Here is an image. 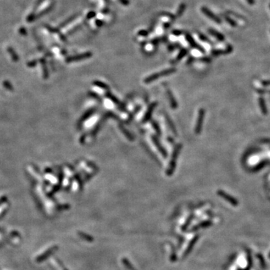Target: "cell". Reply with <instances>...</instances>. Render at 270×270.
<instances>
[{"instance_id":"obj_8","label":"cell","mask_w":270,"mask_h":270,"mask_svg":"<svg viewBox=\"0 0 270 270\" xmlns=\"http://www.w3.org/2000/svg\"><path fill=\"white\" fill-rule=\"evenodd\" d=\"M152 140H153V143L155 144V146L157 147V149H158L159 153L163 155L164 158H167V154L166 150H165V149L162 146L161 143H160L159 140H158V139L155 136H152Z\"/></svg>"},{"instance_id":"obj_39","label":"cell","mask_w":270,"mask_h":270,"mask_svg":"<svg viewBox=\"0 0 270 270\" xmlns=\"http://www.w3.org/2000/svg\"><path fill=\"white\" fill-rule=\"evenodd\" d=\"M269 257H270V254H269Z\"/></svg>"},{"instance_id":"obj_35","label":"cell","mask_w":270,"mask_h":270,"mask_svg":"<svg viewBox=\"0 0 270 270\" xmlns=\"http://www.w3.org/2000/svg\"><path fill=\"white\" fill-rule=\"evenodd\" d=\"M246 2L249 5H253L255 4V0H246Z\"/></svg>"},{"instance_id":"obj_10","label":"cell","mask_w":270,"mask_h":270,"mask_svg":"<svg viewBox=\"0 0 270 270\" xmlns=\"http://www.w3.org/2000/svg\"><path fill=\"white\" fill-rule=\"evenodd\" d=\"M105 96L107 98V99L111 100V101H112L114 104H117L118 107H120L122 110H124V108H125V105H124V104H122L121 101H119V99H118L117 98H116L113 95L111 94L110 92H107L105 94Z\"/></svg>"},{"instance_id":"obj_5","label":"cell","mask_w":270,"mask_h":270,"mask_svg":"<svg viewBox=\"0 0 270 270\" xmlns=\"http://www.w3.org/2000/svg\"><path fill=\"white\" fill-rule=\"evenodd\" d=\"M185 39L188 41V42H189V44L191 47H194V49H197V50H200V51L202 52V53H205V50H204L200 45H198L197 42L195 41V40L193 38L192 36L190 35L189 32H186L185 33Z\"/></svg>"},{"instance_id":"obj_27","label":"cell","mask_w":270,"mask_h":270,"mask_svg":"<svg viewBox=\"0 0 270 270\" xmlns=\"http://www.w3.org/2000/svg\"><path fill=\"white\" fill-rule=\"evenodd\" d=\"M95 16H96V13L95 12V11H91L87 14V15H86V18H87L88 20H90V19H92V18H94L95 17Z\"/></svg>"},{"instance_id":"obj_31","label":"cell","mask_w":270,"mask_h":270,"mask_svg":"<svg viewBox=\"0 0 270 270\" xmlns=\"http://www.w3.org/2000/svg\"><path fill=\"white\" fill-rule=\"evenodd\" d=\"M179 47V45H178V44H175V45H170L169 47H168V48H169L170 50H173V49H176V47Z\"/></svg>"},{"instance_id":"obj_22","label":"cell","mask_w":270,"mask_h":270,"mask_svg":"<svg viewBox=\"0 0 270 270\" xmlns=\"http://www.w3.org/2000/svg\"><path fill=\"white\" fill-rule=\"evenodd\" d=\"M76 17H77V14H74V16H72V17H69L68 18V20H65V22L64 23H62V25L60 26V27L61 28H63V27H65V26L66 25H68V23H71V21H73L75 19V18H76Z\"/></svg>"},{"instance_id":"obj_33","label":"cell","mask_w":270,"mask_h":270,"mask_svg":"<svg viewBox=\"0 0 270 270\" xmlns=\"http://www.w3.org/2000/svg\"><path fill=\"white\" fill-rule=\"evenodd\" d=\"M160 41H161V39L160 38H155L153 39L151 42L152 44H153V45H156V44H158V42H160Z\"/></svg>"},{"instance_id":"obj_20","label":"cell","mask_w":270,"mask_h":270,"mask_svg":"<svg viewBox=\"0 0 270 270\" xmlns=\"http://www.w3.org/2000/svg\"><path fill=\"white\" fill-rule=\"evenodd\" d=\"M197 35H198V36H199L200 39L201 41H203L207 42V43H209V44H211V45H212V41L209 40V38L207 37V36H206L205 35H203V34L200 33V32H197Z\"/></svg>"},{"instance_id":"obj_6","label":"cell","mask_w":270,"mask_h":270,"mask_svg":"<svg viewBox=\"0 0 270 270\" xmlns=\"http://www.w3.org/2000/svg\"><path fill=\"white\" fill-rule=\"evenodd\" d=\"M218 194L219 196H221V197H223L224 199L226 200L227 201H228L231 205L234 206V207L238 206V201H237L235 198L232 197V196L229 195V194H227V193H225L224 191H221V190H219V191H218Z\"/></svg>"},{"instance_id":"obj_3","label":"cell","mask_w":270,"mask_h":270,"mask_svg":"<svg viewBox=\"0 0 270 270\" xmlns=\"http://www.w3.org/2000/svg\"><path fill=\"white\" fill-rule=\"evenodd\" d=\"M205 113H206V110L204 109H203V108H201V109L199 110L197 122H196V125H195V129H194V131H195L196 135H200V134L201 130H202L203 123L204 117H205Z\"/></svg>"},{"instance_id":"obj_32","label":"cell","mask_w":270,"mask_h":270,"mask_svg":"<svg viewBox=\"0 0 270 270\" xmlns=\"http://www.w3.org/2000/svg\"><path fill=\"white\" fill-rule=\"evenodd\" d=\"M200 59L201 61L206 62V63H209V62H211V59L209 58V57H204V58Z\"/></svg>"},{"instance_id":"obj_37","label":"cell","mask_w":270,"mask_h":270,"mask_svg":"<svg viewBox=\"0 0 270 270\" xmlns=\"http://www.w3.org/2000/svg\"><path fill=\"white\" fill-rule=\"evenodd\" d=\"M263 85H270V81H262Z\"/></svg>"},{"instance_id":"obj_24","label":"cell","mask_w":270,"mask_h":270,"mask_svg":"<svg viewBox=\"0 0 270 270\" xmlns=\"http://www.w3.org/2000/svg\"><path fill=\"white\" fill-rule=\"evenodd\" d=\"M161 15L167 16V17L171 18L172 20H174L176 19V16H175L174 14H171V13H169V12H166V11H163V12H161Z\"/></svg>"},{"instance_id":"obj_29","label":"cell","mask_w":270,"mask_h":270,"mask_svg":"<svg viewBox=\"0 0 270 270\" xmlns=\"http://www.w3.org/2000/svg\"><path fill=\"white\" fill-rule=\"evenodd\" d=\"M257 257H259V260L260 261H261V264L262 265V266H263V267H265V264H266V263H265V261L263 258V257H262L261 254H257Z\"/></svg>"},{"instance_id":"obj_4","label":"cell","mask_w":270,"mask_h":270,"mask_svg":"<svg viewBox=\"0 0 270 270\" xmlns=\"http://www.w3.org/2000/svg\"><path fill=\"white\" fill-rule=\"evenodd\" d=\"M201 11L203 12V14H205L207 17H209V19L212 20H213L214 22L217 23L218 24L221 23V19L219 17H218L217 15H215L211 10H209L207 7H206V6H203V7L201 8Z\"/></svg>"},{"instance_id":"obj_11","label":"cell","mask_w":270,"mask_h":270,"mask_svg":"<svg viewBox=\"0 0 270 270\" xmlns=\"http://www.w3.org/2000/svg\"><path fill=\"white\" fill-rule=\"evenodd\" d=\"M233 51V47L231 45H227L225 50H214L212 51L213 56H219L221 54H228Z\"/></svg>"},{"instance_id":"obj_23","label":"cell","mask_w":270,"mask_h":270,"mask_svg":"<svg viewBox=\"0 0 270 270\" xmlns=\"http://www.w3.org/2000/svg\"><path fill=\"white\" fill-rule=\"evenodd\" d=\"M149 34V32L148 30H145V29H141L137 32V35L140 37H147Z\"/></svg>"},{"instance_id":"obj_34","label":"cell","mask_w":270,"mask_h":270,"mask_svg":"<svg viewBox=\"0 0 270 270\" xmlns=\"http://www.w3.org/2000/svg\"><path fill=\"white\" fill-rule=\"evenodd\" d=\"M171 27V23L170 22L165 23L164 24V29H168V28H170Z\"/></svg>"},{"instance_id":"obj_18","label":"cell","mask_w":270,"mask_h":270,"mask_svg":"<svg viewBox=\"0 0 270 270\" xmlns=\"http://www.w3.org/2000/svg\"><path fill=\"white\" fill-rule=\"evenodd\" d=\"M223 16H224V17H225V20L227 21V22L228 23L230 24V25L231 26V27H237V23L236 22V21L232 19L231 17H229V16H227V15H226V14H224Z\"/></svg>"},{"instance_id":"obj_9","label":"cell","mask_w":270,"mask_h":270,"mask_svg":"<svg viewBox=\"0 0 270 270\" xmlns=\"http://www.w3.org/2000/svg\"><path fill=\"white\" fill-rule=\"evenodd\" d=\"M92 56V53L91 52H87V53H82L79 56H75L70 57L68 59V62H73V61H80V60L83 59L89 58Z\"/></svg>"},{"instance_id":"obj_28","label":"cell","mask_w":270,"mask_h":270,"mask_svg":"<svg viewBox=\"0 0 270 270\" xmlns=\"http://www.w3.org/2000/svg\"><path fill=\"white\" fill-rule=\"evenodd\" d=\"M118 1H119L121 4L123 5L124 6H128L129 4H130V1H129V0H118Z\"/></svg>"},{"instance_id":"obj_36","label":"cell","mask_w":270,"mask_h":270,"mask_svg":"<svg viewBox=\"0 0 270 270\" xmlns=\"http://www.w3.org/2000/svg\"><path fill=\"white\" fill-rule=\"evenodd\" d=\"M109 9H102L101 10V13H103V14H108V13H109Z\"/></svg>"},{"instance_id":"obj_21","label":"cell","mask_w":270,"mask_h":270,"mask_svg":"<svg viewBox=\"0 0 270 270\" xmlns=\"http://www.w3.org/2000/svg\"><path fill=\"white\" fill-rule=\"evenodd\" d=\"M166 119H167V123L169 124L170 128H171V129L172 130V131H173V133L175 134L176 135H177V133H176V128H175V125H173V122L171 121V119H170V117H167V116H166Z\"/></svg>"},{"instance_id":"obj_7","label":"cell","mask_w":270,"mask_h":270,"mask_svg":"<svg viewBox=\"0 0 270 270\" xmlns=\"http://www.w3.org/2000/svg\"><path fill=\"white\" fill-rule=\"evenodd\" d=\"M157 105H158V103H157V101H155V102L152 103V104L149 106L148 109H147L146 112L145 116L143 117V122H148V121L151 119L154 110H155V108L157 107Z\"/></svg>"},{"instance_id":"obj_16","label":"cell","mask_w":270,"mask_h":270,"mask_svg":"<svg viewBox=\"0 0 270 270\" xmlns=\"http://www.w3.org/2000/svg\"><path fill=\"white\" fill-rule=\"evenodd\" d=\"M259 104H260V107H261V110L264 115H266L267 113V109H266V104H265V101L263 98H260L259 99Z\"/></svg>"},{"instance_id":"obj_1","label":"cell","mask_w":270,"mask_h":270,"mask_svg":"<svg viewBox=\"0 0 270 270\" xmlns=\"http://www.w3.org/2000/svg\"><path fill=\"white\" fill-rule=\"evenodd\" d=\"M182 147V143H178L177 145L175 146L174 149H173L169 167H168L167 170L166 171V175L167 176H172V175L173 174V173L175 172V170H176V161H177L178 156H179L180 152H181Z\"/></svg>"},{"instance_id":"obj_15","label":"cell","mask_w":270,"mask_h":270,"mask_svg":"<svg viewBox=\"0 0 270 270\" xmlns=\"http://www.w3.org/2000/svg\"><path fill=\"white\" fill-rule=\"evenodd\" d=\"M188 53H189V50H188L187 49H185V48H182V50H180L179 53L178 54V56H176V59H175V61L173 62V63H178V62L180 61V60H181L183 58V57L187 55Z\"/></svg>"},{"instance_id":"obj_40","label":"cell","mask_w":270,"mask_h":270,"mask_svg":"<svg viewBox=\"0 0 270 270\" xmlns=\"http://www.w3.org/2000/svg\"><path fill=\"white\" fill-rule=\"evenodd\" d=\"M269 8H270V4H269Z\"/></svg>"},{"instance_id":"obj_26","label":"cell","mask_w":270,"mask_h":270,"mask_svg":"<svg viewBox=\"0 0 270 270\" xmlns=\"http://www.w3.org/2000/svg\"><path fill=\"white\" fill-rule=\"evenodd\" d=\"M184 33L182 30H179V29H174V30L172 31V34L176 36H179Z\"/></svg>"},{"instance_id":"obj_19","label":"cell","mask_w":270,"mask_h":270,"mask_svg":"<svg viewBox=\"0 0 270 270\" xmlns=\"http://www.w3.org/2000/svg\"><path fill=\"white\" fill-rule=\"evenodd\" d=\"M93 84H94L95 86H98V87L101 88V89H109V86H108L106 84V83H103V82H101V81H94V82H93Z\"/></svg>"},{"instance_id":"obj_30","label":"cell","mask_w":270,"mask_h":270,"mask_svg":"<svg viewBox=\"0 0 270 270\" xmlns=\"http://www.w3.org/2000/svg\"><path fill=\"white\" fill-rule=\"evenodd\" d=\"M95 24H96V26H98V27H102L103 26V24H104V22H103L102 20H99V19H97L95 20Z\"/></svg>"},{"instance_id":"obj_13","label":"cell","mask_w":270,"mask_h":270,"mask_svg":"<svg viewBox=\"0 0 270 270\" xmlns=\"http://www.w3.org/2000/svg\"><path fill=\"white\" fill-rule=\"evenodd\" d=\"M167 97L169 99L170 102H171V106L172 109H176L178 107V104L176 102V100L175 99L174 96H173V93L171 92V91L170 89H167Z\"/></svg>"},{"instance_id":"obj_17","label":"cell","mask_w":270,"mask_h":270,"mask_svg":"<svg viewBox=\"0 0 270 270\" xmlns=\"http://www.w3.org/2000/svg\"><path fill=\"white\" fill-rule=\"evenodd\" d=\"M186 9V5L185 3H181L178 8L177 12H176V17H181L184 13L185 10Z\"/></svg>"},{"instance_id":"obj_2","label":"cell","mask_w":270,"mask_h":270,"mask_svg":"<svg viewBox=\"0 0 270 270\" xmlns=\"http://www.w3.org/2000/svg\"><path fill=\"white\" fill-rule=\"evenodd\" d=\"M176 71V68H168V69H165L164 71H160L159 73H155L153 74L150 75V76L147 77L145 80H144V83H152V82L156 81V80L159 79L161 77H164V76H167V75L172 74L175 73Z\"/></svg>"},{"instance_id":"obj_14","label":"cell","mask_w":270,"mask_h":270,"mask_svg":"<svg viewBox=\"0 0 270 270\" xmlns=\"http://www.w3.org/2000/svg\"><path fill=\"white\" fill-rule=\"evenodd\" d=\"M119 129H120V130L122 131V133H123V135H125L129 140H131V141H133V140H135V137H134V136L132 135L131 134L130 132H129L128 131L123 125H121V124H119Z\"/></svg>"},{"instance_id":"obj_25","label":"cell","mask_w":270,"mask_h":270,"mask_svg":"<svg viewBox=\"0 0 270 270\" xmlns=\"http://www.w3.org/2000/svg\"><path fill=\"white\" fill-rule=\"evenodd\" d=\"M152 123H153V126L154 129L156 131L157 134H158V135H161V129H160L159 126H158V124L156 122H154V121L153 122H152Z\"/></svg>"},{"instance_id":"obj_12","label":"cell","mask_w":270,"mask_h":270,"mask_svg":"<svg viewBox=\"0 0 270 270\" xmlns=\"http://www.w3.org/2000/svg\"><path fill=\"white\" fill-rule=\"evenodd\" d=\"M208 32H209L210 35H212V36L216 38H217L218 41H224L225 40V35H224L223 34L220 33L219 32H218V31L215 30V29H208Z\"/></svg>"},{"instance_id":"obj_38","label":"cell","mask_w":270,"mask_h":270,"mask_svg":"<svg viewBox=\"0 0 270 270\" xmlns=\"http://www.w3.org/2000/svg\"><path fill=\"white\" fill-rule=\"evenodd\" d=\"M104 2H105L107 3V4H109V3H110V0H104Z\"/></svg>"}]
</instances>
